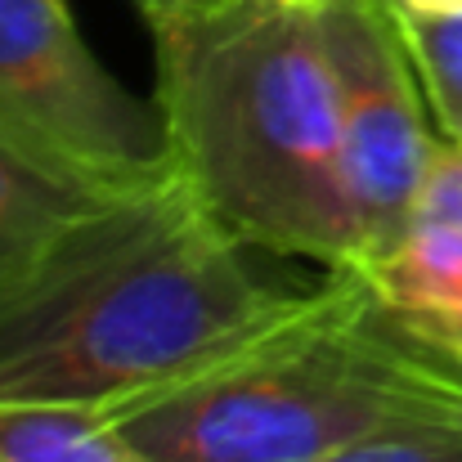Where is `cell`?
<instances>
[{
  "label": "cell",
  "instance_id": "cell-1",
  "mask_svg": "<svg viewBox=\"0 0 462 462\" xmlns=\"http://www.w3.org/2000/svg\"><path fill=\"white\" fill-rule=\"evenodd\" d=\"M292 292L252 265L247 243L171 162L95 198L0 292V400L131 404Z\"/></svg>",
  "mask_w": 462,
  "mask_h": 462
},
{
  "label": "cell",
  "instance_id": "cell-2",
  "mask_svg": "<svg viewBox=\"0 0 462 462\" xmlns=\"http://www.w3.org/2000/svg\"><path fill=\"white\" fill-rule=\"evenodd\" d=\"M144 23L166 144L211 211L270 256L368 265L319 0H198Z\"/></svg>",
  "mask_w": 462,
  "mask_h": 462
},
{
  "label": "cell",
  "instance_id": "cell-3",
  "mask_svg": "<svg viewBox=\"0 0 462 462\" xmlns=\"http://www.w3.org/2000/svg\"><path fill=\"white\" fill-rule=\"evenodd\" d=\"M104 413L153 462H319L462 413V341L395 306L368 265H337L211 359Z\"/></svg>",
  "mask_w": 462,
  "mask_h": 462
},
{
  "label": "cell",
  "instance_id": "cell-4",
  "mask_svg": "<svg viewBox=\"0 0 462 462\" xmlns=\"http://www.w3.org/2000/svg\"><path fill=\"white\" fill-rule=\"evenodd\" d=\"M0 131L95 193L175 162L157 104L104 68L68 0H0Z\"/></svg>",
  "mask_w": 462,
  "mask_h": 462
},
{
  "label": "cell",
  "instance_id": "cell-5",
  "mask_svg": "<svg viewBox=\"0 0 462 462\" xmlns=\"http://www.w3.org/2000/svg\"><path fill=\"white\" fill-rule=\"evenodd\" d=\"M337 72L341 131L368 265L409 229L422 175L436 153V122L418 86L395 0H319Z\"/></svg>",
  "mask_w": 462,
  "mask_h": 462
},
{
  "label": "cell",
  "instance_id": "cell-6",
  "mask_svg": "<svg viewBox=\"0 0 462 462\" xmlns=\"http://www.w3.org/2000/svg\"><path fill=\"white\" fill-rule=\"evenodd\" d=\"M95 198L104 193L50 171L0 131V292L14 288Z\"/></svg>",
  "mask_w": 462,
  "mask_h": 462
},
{
  "label": "cell",
  "instance_id": "cell-7",
  "mask_svg": "<svg viewBox=\"0 0 462 462\" xmlns=\"http://www.w3.org/2000/svg\"><path fill=\"white\" fill-rule=\"evenodd\" d=\"M0 462H153L104 409L0 400Z\"/></svg>",
  "mask_w": 462,
  "mask_h": 462
},
{
  "label": "cell",
  "instance_id": "cell-8",
  "mask_svg": "<svg viewBox=\"0 0 462 462\" xmlns=\"http://www.w3.org/2000/svg\"><path fill=\"white\" fill-rule=\"evenodd\" d=\"M368 270L395 306L462 341V225L413 220L404 238Z\"/></svg>",
  "mask_w": 462,
  "mask_h": 462
},
{
  "label": "cell",
  "instance_id": "cell-9",
  "mask_svg": "<svg viewBox=\"0 0 462 462\" xmlns=\"http://www.w3.org/2000/svg\"><path fill=\"white\" fill-rule=\"evenodd\" d=\"M395 14L440 140L462 144V14Z\"/></svg>",
  "mask_w": 462,
  "mask_h": 462
},
{
  "label": "cell",
  "instance_id": "cell-10",
  "mask_svg": "<svg viewBox=\"0 0 462 462\" xmlns=\"http://www.w3.org/2000/svg\"><path fill=\"white\" fill-rule=\"evenodd\" d=\"M319 462H462V413L359 440Z\"/></svg>",
  "mask_w": 462,
  "mask_h": 462
},
{
  "label": "cell",
  "instance_id": "cell-11",
  "mask_svg": "<svg viewBox=\"0 0 462 462\" xmlns=\"http://www.w3.org/2000/svg\"><path fill=\"white\" fill-rule=\"evenodd\" d=\"M409 14H462V0H395Z\"/></svg>",
  "mask_w": 462,
  "mask_h": 462
},
{
  "label": "cell",
  "instance_id": "cell-12",
  "mask_svg": "<svg viewBox=\"0 0 462 462\" xmlns=\"http://www.w3.org/2000/svg\"><path fill=\"white\" fill-rule=\"evenodd\" d=\"M131 5H135V9L149 18V14H162V9H180V5H198V0H131Z\"/></svg>",
  "mask_w": 462,
  "mask_h": 462
}]
</instances>
